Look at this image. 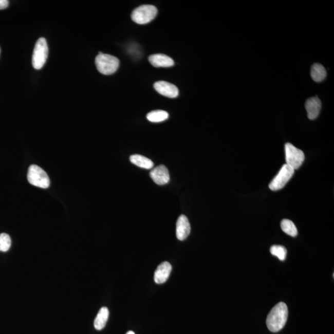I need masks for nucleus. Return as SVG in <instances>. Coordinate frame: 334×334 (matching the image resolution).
Masks as SVG:
<instances>
[{
    "instance_id": "1",
    "label": "nucleus",
    "mask_w": 334,
    "mask_h": 334,
    "mask_svg": "<svg viewBox=\"0 0 334 334\" xmlns=\"http://www.w3.org/2000/svg\"><path fill=\"white\" fill-rule=\"evenodd\" d=\"M288 315L287 305L284 302L279 303L267 316L266 324L269 330L272 332H278L283 329L287 323Z\"/></svg>"
},
{
    "instance_id": "2",
    "label": "nucleus",
    "mask_w": 334,
    "mask_h": 334,
    "mask_svg": "<svg viewBox=\"0 0 334 334\" xmlns=\"http://www.w3.org/2000/svg\"><path fill=\"white\" fill-rule=\"evenodd\" d=\"M97 70L104 75H110L117 71L120 61L117 57L108 54H98L96 58Z\"/></svg>"
},
{
    "instance_id": "3",
    "label": "nucleus",
    "mask_w": 334,
    "mask_h": 334,
    "mask_svg": "<svg viewBox=\"0 0 334 334\" xmlns=\"http://www.w3.org/2000/svg\"><path fill=\"white\" fill-rule=\"evenodd\" d=\"M27 180L30 184L36 187L46 189L50 186V178L46 172L40 166L32 165L29 166L27 173Z\"/></svg>"
},
{
    "instance_id": "4",
    "label": "nucleus",
    "mask_w": 334,
    "mask_h": 334,
    "mask_svg": "<svg viewBox=\"0 0 334 334\" xmlns=\"http://www.w3.org/2000/svg\"><path fill=\"white\" fill-rule=\"evenodd\" d=\"M48 47L46 39L41 38L36 42L32 54V65L35 69L43 68L48 58Z\"/></svg>"
},
{
    "instance_id": "5",
    "label": "nucleus",
    "mask_w": 334,
    "mask_h": 334,
    "mask_svg": "<svg viewBox=\"0 0 334 334\" xmlns=\"http://www.w3.org/2000/svg\"><path fill=\"white\" fill-rule=\"evenodd\" d=\"M157 14V9L153 5H142L132 12V19L138 24H145L154 20Z\"/></svg>"
},
{
    "instance_id": "6",
    "label": "nucleus",
    "mask_w": 334,
    "mask_h": 334,
    "mask_svg": "<svg viewBox=\"0 0 334 334\" xmlns=\"http://www.w3.org/2000/svg\"><path fill=\"white\" fill-rule=\"evenodd\" d=\"M285 151L286 164L294 170L299 169L305 160L304 153L290 143L285 144Z\"/></svg>"
},
{
    "instance_id": "7",
    "label": "nucleus",
    "mask_w": 334,
    "mask_h": 334,
    "mask_svg": "<svg viewBox=\"0 0 334 334\" xmlns=\"http://www.w3.org/2000/svg\"><path fill=\"white\" fill-rule=\"evenodd\" d=\"M294 170L291 166L285 164L282 167L279 174L273 179L271 183L269 184L270 190L272 191H278L282 189L290 180L294 174Z\"/></svg>"
},
{
    "instance_id": "8",
    "label": "nucleus",
    "mask_w": 334,
    "mask_h": 334,
    "mask_svg": "<svg viewBox=\"0 0 334 334\" xmlns=\"http://www.w3.org/2000/svg\"><path fill=\"white\" fill-rule=\"evenodd\" d=\"M154 89L158 93L169 98H176L179 94V90L174 84L166 81H158L154 84Z\"/></svg>"
},
{
    "instance_id": "9",
    "label": "nucleus",
    "mask_w": 334,
    "mask_h": 334,
    "mask_svg": "<svg viewBox=\"0 0 334 334\" xmlns=\"http://www.w3.org/2000/svg\"><path fill=\"white\" fill-rule=\"evenodd\" d=\"M150 177L155 183L159 185L166 184L170 181L169 170L163 165L155 167L150 172Z\"/></svg>"
},
{
    "instance_id": "10",
    "label": "nucleus",
    "mask_w": 334,
    "mask_h": 334,
    "mask_svg": "<svg viewBox=\"0 0 334 334\" xmlns=\"http://www.w3.org/2000/svg\"><path fill=\"white\" fill-rule=\"evenodd\" d=\"M191 232V226L189 220L184 215H181L177 221L176 235L180 241H183L189 236Z\"/></svg>"
},
{
    "instance_id": "11",
    "label": "nucleus",
    "mask_w": 334,
    "mask_h": 334,
    "mask_svg": "<svg viewBox=\"0 0 334 334\" xmlns=\"http://www.w3.org/2000/svg\"><path fill=\"white\" fill-rule=\"evenodd\" d=\"M172 269V265L169 262L161 263L154 273L155 282L157 284L165 283L171 275Z\"/></svg>"
},
{
    "instance_id": "12",
    "label": "nucleus",
    "mask_w": 334,
    "mask_h": 334,
    "mask_svg": "<svg viewBox=\"0 0 334 334\" xmlns=\"http://www.w3.org/2000/svg\"><path fill=\"white\" fill-rule=\"evenodd\" d=\"M305 108L309 120H315L320 115L321 102L317 97L309 98L305 103Z\"/></svg>"
},
{
    "instance_id": "13",
    "label": "nucleus",
    "mask_w": 334,
    "mask_h": 334,
    "mask_svg": "<svg viewBox=\"0 0 334 334\" xmlns=\"http://www.w3.org/2000/svg\"><path fill=\"white\" fill-rule=\"evenodd\" d=\"M149 61L151 65L156 67V68H167L174 65L175 62L174 60L171 57L165 55L163 54H154L149 57Z\"/></svg>"
},
{
    "instance_id": "14",
    "label": "nucleus",
    "mask_w": 334,
    "mask_h": 334,
    "mask_svg": "<svg viewBox=\"0 0 334 334\" xmlns=\"http://www.w3.org/2000/svg\"><path fill=\"white\" fill-rule=\"evenodd\" d=\"M109 311L107 307H102L100 309L98 314L94 321V327L98 330L104 329L108 321Z\"/></svg>"
},
{
    "instance_id": "15",
    "label": "nucleus",
    "mask_w": 334,
    "mask_h": 334,
    "mask_svg": "<svg viewBox=\"0 0 334 334\" xmlns=\"http://www.w3.org/2000/svg\"><path fill=\"white\" fill-rule=\"evenodd\" d=\"M131 162L136 166L145 169H151L154 166V163L151 159L141 155L135 154L131 156L129 158Z\"/></svg>"
},
{
    "instance_id": "16",
    "label": "nucleus",
    "mask_w": 334,
    "mask_h": 334,
    "mask_svg": "<svg viewBox=\"0 0 334 334\" xmlns=\"http://www.w3.org/2000/svg\"><path fill=\"white\" fill-rule=\"evenodd\" d=\"M311 76L312 80L317 83L323 81L327 77V72L321 64L315 63L311 67Z\"/></svg>"
},
{
    "instance_id": "17",
    "label": "nucleus",
    "mask_w": 334,
    "mask_h": 334,
    "mask_svg": "<svg viewBox=\"0 0 334 334\" xmlns=\"http://www.w3.org/2000/svg\"><path fill=\"white\" fill-rule=\"evenodd\" d=\"M169 115L163 110H154L147 115V119L153 123L162 122L169 118Z\"/></svg>"
},
{
    "instance_id": "18",
    "label": "nucleus",
    "mask_w": 334,
    "mask_h": 334,
    "mask_svg": "<svg viewBox=\"0 0 334 334\" xmlns=\"http://www.w3.org/2000/svg\"><path fill=\"white\" fill-rule=\"evenodd\" d=\"M282 231L287 235L295 237L298 235V230L295 225L292 221L288 219L282 220L281 224Z\"/></svg>"
},
{
    "instance_id": "19",
    "label": "nucleus",
    "mask_w": 334,
    "mask_h": 334,
    "mask_svg": "<svg viewBox=\"0 0 334 334\" xmlns=\"http://www.w3.org/2000/svg\"><path fill=\"white\" fill-rule=\"evenodd\" d=\"M270 251L273 256L277 257L282 261L286 259L287 250L283 246L273 245L270 249Z\"/></svg>"
},
{
    "instance_id": "20",
    "label": "nucleus",
    "mask_w": 334,
    "mask_h": 334,
    "mask_svg": "<svg viewBox=\"0 0 334 334\" xmlns=\"http://www.w3.org/2000/svg\"><path fill=\"white\" fill-rule=\"evenodd\" d=\"M11 245V238L8 234L4 233L0 234V251H8L10 250Z\"/></svg>"
},
{
    "instance_id": "21",
    "label": "nucleus",
    "mask_w": 334,
    "mask_h": 334,
    "mask_svg": "<svg viewBox=\"0 0 334 334\" xmlns=\"http://www.w3.org/2000/svg\"><path fill=\"white\" fill-rule=\"evenodd\" d=\"M9 2L7 0H0V10H4L8 7Z\"/></svg>"
},
{
    "instance_id": "22",
    "label": "nucleus",
    "mask_w": 334,
    "mask_h": 334,
    "mask_svg": "<svg viewBox=\"0 0 334 334\" xmlns=\"http://www.w3.org/2000/svg\"><path fill=\"white\" fill-rule=\"evenodd\" d=\"M126 334H135V333L133 331H129V332H127Z\"/></svg>"
}]
</instances>
